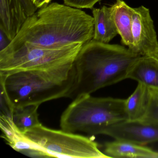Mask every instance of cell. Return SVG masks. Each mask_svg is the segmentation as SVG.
<instances>
[{"label":"cell","instance_id":"6da1fadb","mask_svg":"<svg viewBox=\"0 0 158 158\" xmlns=\"http://www.w3.org/2000/svg\"><path fill=\"white\" fill-rule=\"evenodd\" d=\"M94 35L93 16L80 9L52 2L28 17L9 45L60 48L75 43L84 45Z\"/></svg>","mask_w":158,"mask_h":158},{"label":"cell","instance_id":"7a4b0ae2","mask_svg":"<svg viewBox=\"0 0 158 158\" xmlns=\"http://www.w3.org/2000/svg\"><path fill=\"white\" fill-rule=\"evenodd\" d=\"M124 46L91 40L83 45L74 61L76 79L69 98L97 90L127 79L141 57Z\"/></svg>","mask_w":158,"mask_h":158},{"label":"cell","instance_id":"3957f363","mask_svg":"<svg viewBox=\"0 0 158 158\" xmlns=\"http://www.w3.org/2000/svg\"><path fill=\"white\" fill-rule=\"evenodd\" d=\"M0 77L2 93L10 112L15 108L69 98L75 82L76 70L74 62Z\"/></svg>","mask_w":158,"mask_h":158},{"label":"cell","instance_id":"277c9868","mask_svg":"<svg viewBox=\"0 0 158 158\" xmlns=\"http://www.w3.org/2000/svg\"><path fill=\"white\" fill-rule=\"evenodd\" d=\"M127 120L125 99L83 94L73 100L60 120L62 130L70 133L102 135L108 127Z\"/></svg>","mask_w":158,"mask_h":158},{"label":"cell","instance_id":"5b68a950","mask_svg":"<svg viewBox=\"0 0 158 158\" xmlns=\"http://www.w3.org/2000/svg\"><path fill=\"white\" fill-rule=\"evenodd\" d=\"M22 134L36 157L109 158L89 138L62 129H51L41 123Z\"/></svg>","mask_w":158,"mask_h":158},{"label":"cell","instance_id":"8992f818","mask_svg":"<svg viewBox=\"0 0 158 158\" xmlns=\"http://www.w3.org/2000/svg\"><path fill=\"white\" fill-rule=\"evenodd\" d=\"M83 44L54 48L26 44L8 45L0 51V76L20 71L45 70L74 62Z\"/></svg>","mask_w":158,"mask_h":158},{"label":"cell","instance_id":"52a82bcc","mask_svg":"<svg viewBox=\"0 0 158 158\" xmlns=\"http://www.w3.org/2000/svg\"><path fill=\"white\" fill-rule=\"evenodd\" d=\"M133 51L141 56H149L158 48V41L150 10L144 6L133 8Z\"/></svg>","mask_w":158,"mask_h":158},{"label":"cell","instance_id":"ba28073f","mask_svg":"<svg viewBox=\"0 0 158 158\" xmlns=\"http://www.w3.org/2000/svg\"><path fill=\"white\" fill-rule=\"evenodd\" d=\"M102 135L114 139L145 145L158 142V124L142 121L126 120L108 127Z\"/></svg>","mask_w":158,"mask_h":158},{"label":"cell","instance_id":"9c48e42d","mask_svg":"<svg viewBox=\"0 0 158 158\" xmlns=\"http://www.w3.org/2000/svg\"><path fill=\"white\" fill-rule=\"evenodd\" d=\"M28 17L22 0H0V28L10 41L18 35Z\"/></svg>","mask_w":158,"mask_h":158},{"label":"cell","instance_id":"30bf717a","mask_svg":"<svg viewBox=\"0 0 158 158\" xmlns=\"http://www.w3.org/2000/svg\"><path fill=\"white\" fill-rule=\"evenodd\" d=\"M103 152L109 158H158V151L144 145L119 139L106 143Z\"/></svg>","mask_w":158,"mask_h":158},{"label":"cell","instance_id":"8fae6325","mask_svg":"<svg viewBox=\"0 0 158 158\" xmlns=\"http://www.w3.org/2000/svg\"><path fill=\"white\" fill-rule=\"evenodd\" d=\"M112 8L113 15L118 35L123 45L133 51L134 41L132 35L133 8L123 0H116Z\"/></svg>","mask_w":158,"mask_h":158},{"label":"cell","instance_id":"7c38bea8","mask_svg":"<svg viewBox=\"0 0 158 158\" xmlns=\"http://www.w3.org/2000/svg\"><path fill=\"white\" fill-rule=\"evenodd\" d=\"M94 19L93 40L109 43L118 35L113 15L112 8L106 6L92 9Z\"/></svg>","mask_w":158,"mask_h":158},{"label":"cell","instance_id":"4fadbf2b","mask_svg":"<svg viewBox=\"0 0 158 158\" xmlns=\"http://www.w3.org/2000/svg\"><path fill=\"white\" fill-rule=\"evenodd\" d=\"M127 79L158 89V62L149 56H141L130 69Z\"/></svg>","mask_w":158,"mask_h":158},{"label":"cell","instance_id":"5bb4252c","mask_svg":"<svg viewBox=\"0 0 158 158\" xmlns=\"http://www.w3.org/2000/svg\"><path fill=\"white\" fill-rule=\"evenodd\" d=\"M149 87L138 83L133 93L125 99V110L129 121H141L148 110L149 102Z\"/></svg>","mask_w":158,"mask_h":158},{"label":"cell","instance_id":"9a60e30c","mask_svg":"<svg viewBox=\"0 0 158 158\" xmlns=\"http://www.w3.org/2000/svg\"><path fill=\"white\" fill-rule=\"evenodd\" d=\"M40 105H32L14 109L10 112L14 123L22 133L40 124L38 110Z\"/></svg>","mask_w":158,"mask_h":158},{"label":"cell","instance_id":"2e32d148","mask_svg":"<svg viewBox=\"0 0 158 158\" xmlns=\"http://www.w3.org/2000/svg\"><path fill=\"white\" fill-rule=\"evenodd\" d=\"M149 102L143 122L158 124V89L149 88Z\"/></svg>","mask_w":158,"mask_h":158},{"label":"cell","instance_id":"e0dca14e","mask_svg":"<svg viewBox=\"0 0 158 158\" xmlns=\"http://www.w3.org/2000/svg\"><path fill=\"white\" fill-rule=\"evenodd\" d=\"M102 0H63L65 5L78 9L92 10L95 4Z\"/></svg>","mask_w":158,"mask_h":158},{"label":"cell","instance_id":"ac0fdd59","mask_svg":"<svg viewBox=\"0 0 158 158\" xmlns=\"http://www.w3.org/2000/svg\"><path fill=\"white\" fill-rule=\"evenodd\" d=\"M31 1L38 9H40L43 6H46L49 4L52 0H31Z\"/></svg>","mask_w":158,"mask_h":158},{"label":"cell","instance_id":"d6986e66","mask_svg":"<svg viewBox=\"0 0 158 158\" xmlns=\"http://www.w3.org/2000/svg\"><path fill=\"white\" fill-rule=\"evenodd\" d=\"M148 56L151 57L152 59L155 60L157 62H158V48L154 52H153V53H152V54H151L150 55Z\"/></svg>","mask_w":158,"mask_h":158}]
</instances>
